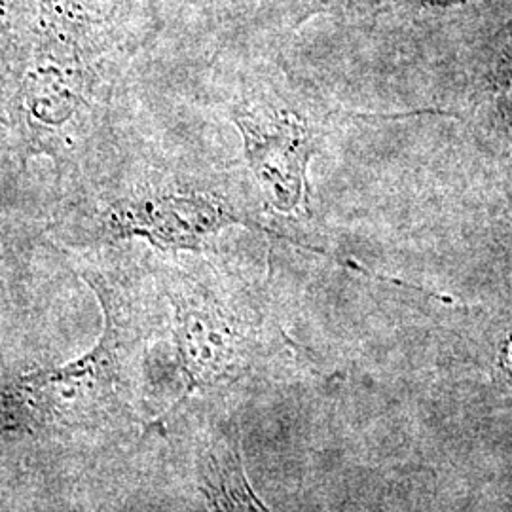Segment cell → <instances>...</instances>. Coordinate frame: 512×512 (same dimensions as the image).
Returning <instances> with one entry per match:
<instances>
[{"mask_svg": "<svg viewBox=\"0 0 512 512\" xmlns=\"http://www.w3.org/2000/svg\"><path fill=\"white\" fill-rule=\"evenodd\" d=\"M143 12V0H37L14 116L4 135L23 160L48 156L69 164L99 103L105 67L131 42Z\"/></svg>", "mask_w": 512, "mask_h": 512, "instance_id": "obj_1", "label": "cell"}, {"mask_svg": "<svg viewBox=\"0 0 512 512\" xmlns=\"http://www.w3.org/2000/svg\"><path fill=\"white\" fill-rule=\"evenodd\" d=\"M103 308L95 346L65 365L37 368L0 387V412L18 427L92 431L129 410L145 327L122 285L84 272Z\"/></svg>", "mask_w": 512, "mask_h": 512, "instance_id": "obj_2", "label": "cell"}, {"mask_svg": "<svg viewBox=\"0 0 512 512\" xmlns=\"http://www.w3.org/2000/svg\"><path fill=\"white\" fill-rule=\"evenodd\" d=\"M165 298L173 313V344L181 395L150 421L162 431L186 404L236 384L251 365L255 338L238 296L211 270L171 264L164 272Z\"/></svg>", "mask_w": 512, "mask_h": 512, "instance_id": "obj_3", "label": "cell"}, {"mask_svg": "<svg viewBox=\"0 0 512 512\" xmlns=\"http://www.w3.org/2000/svg\"><path fill=\"white\" fill-rule=\"evenodd\" d=\"M236 226L268 232L220 190L152 184L105 200L95 213L93 239L107 243L143 239L169 255H200L222 232Z\"/></svg>", "mask_w": 512, "mask_h": 512, "instance_id": "obj_4", "label": "cell"}, {"mask_svg": "<svg viewBox=\"0 0 512 512\" xmlns=\"http://www.w3.org/2000/svg\"><path fill=\"white\" fill-rule=\"evenodd\" d=\"M232 120L264 203L283 217L308 213V165L317 150L308 118L274 93L253 90L234 103Z\"/></svg>", "mask_w": 512, "mask_h": 512, "instance_id": "obj_5", "label": "cell"}, {"mask_svg": "<svg viewBox=\"0 0 512 512\" xmlns=\"http://www.w3.org/2000/svg\"><path fill=\"white\" fill-rule=\"evenodd\" d=\"M18 152L10 147L0 150V304L10 289V281L27 264L35 251L42 232L31 209L21 202L18 167L14 165Z\"/></svg>", "mask_w": 512, "mask_h": 512, "instance_id": "obj_6", "label": "cell"}, {"mask_svg": "<svg viewBox=\"0 0 512 512\" xmlns=\"http://www.w3.org/2000/svg\"><path fill=\"white\" fill-rule=\"evenodd\" d=\"M200 492L203 512H272L249 482L234 435L209 444L200 465Z\"/></svg>", "mask_w": 512, "mask_h": 512, "instance_id": "obj_7", "label": "cell"}, {"mask_svg": "<svg viewBox=\"0 0 512 512\" xmlns=\"http://www.w3.org/2000/svg\"><path fill=\"white\" fill-rule=\"evenodd\" d=\"M478 0H304V12L298 21L313 16L365 21L380 18L393 12H425V10H450L458 6L475 4Z\"/></svg>", "mask_w": 512, "mask_h": 512, "instance_id": "obj_8", "label": "cell"}, {"mask_svg": "<svg viewBox=\"0 0 512 512\" xmlns=\"http://www.w3.org/2000/svg\"><path fill=\"white\" fill-rule=\"evenodd\" d=\"M490 384L497 406L512 408V315L505 321L495 342Z\"/></svg>", "mask_w": 512, "mask_h": 512, "instance_id": "obj_9", "label": "cell"}, {"mask_svg": "<svg viewBox=\"0 0 512 512\" xmlns=\"http://www.w3.org/2000/svg\"><path fill=\"white\" fill-rule=\"evenodd\" d=\"M495 90L501 95L507 116L512 120V23L501 42V54L495 59L494 69Z\"/></svg>", "mask_w": 512, "mask_h": 512, "instance_id": "obj_10", "label": "cell"}, {"mask_svg": "<svg viewBox=\"0 0 512 512\" xmlns=\"http://www.w3.org/2000/svg\"><path fill=\"white\" fill-rule=\"evenodd\" d=\"M175 2H181L184 6H200L220 16L224 12H234L239 8V0H175Z\"/></svg>", "mask_w": 512, "mask_h": 512, "instance_id": "obj_11", "label": "cell"}]
</instances>
